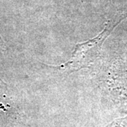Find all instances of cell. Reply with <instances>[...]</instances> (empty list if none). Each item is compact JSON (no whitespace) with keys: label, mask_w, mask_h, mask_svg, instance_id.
<instances>
[{"label":"cell","mask_w":127,"mask_h":127,"mask_svg":"<svg viewBox=\"0 0 127 127\" xmlns=\"http://www.w3.org/2000/svg\"><path fill=\"white\" fill-rule=\"evenodd\" d=\"M127 17V12H119L114 15L104 24L100 33L91 39L77 43L70 59L57 66L60 72L71 73L82 68H88L99 57L102 45L115 28Z\"/></svg>","instance_id":"6da1fadb"},{"label":"cell","mask_w":127,"mask_h":127,"mask_svg":"<svg viewBox=\"0 0 127 127\" xmlns=\"http://www.w3.org/2000/svg\"><path fill=\"white\" fill-rule=\"evenodd\" d=\"M4 42H3V40H2L1 37V36H0V49L4 48Z\"/></svg>","instance_id":"7a4b0ae2"}]
</instances>
